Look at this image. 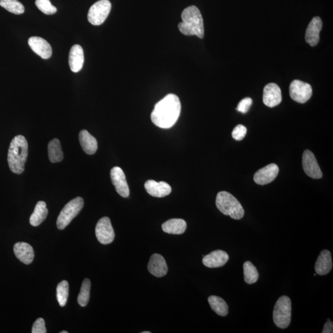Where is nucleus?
<instances>
[{"instance_id": "ddd939ff", "label": "nucleus", "mask_w": 333, "mask_h": 333, "mask_svg": "<svg viewBox=\"0 0 333 333\" xmlns=\"http://www.w3.org/2000/svg\"><path fill=\"white\" fill-rule=\"evenodd\" d=\"M279 172V168L276 164H270L262 168L255 173L253 180L257 184L267 185L277 178Z\"/></svg>"}, {"instance_id": "423d86ee", "label": "nucleus", "mask_w": 333, "mask_h": 333, "mask_svg": "<svg viewBox=\"0 0 333 333\" xmlns=\"http://www.w3.org/2000/svg\"><path fill=\"white\" fill-rule=\"evenodd\" d=\"M84 201L83 198L77 197L64 206L61 210L57 219V227L59 230H62L68 226L73 219H74L83 209Z\"/></svg>"}, {"instance_id": "2f4dec72", "label": "nucleus", "mask_w": 333, "mask_h": 333, "mask_svg": "<svg viewBox=\"0 0 333 333\" xmlns=\"http://www.w3.org/2000/svg\"><path fill=\"white\" fill-rule=\"evenodd\" d=\"M247 128L243 125H238L232 131V137L237 141H241L245 137Z\"/></svg>"}, {"instance_id": "f3484780", "label": "nucleus", "mask_w": 333, "mask_h": 333, "mask_svg": "<svg viewBox=\"0 0 333 333\" xmlns=\"http://www.w3.org/2000/svg\"><path fill=\"white\" fill-rule=\"evenodd\" d=\"M149 272L156 277H163L167 273L168 267L166 260L158 253L151 257L148 265Z\"/></svg>"}, {"instance_id": "9b49d317", "label": "nucleus", "mask_w": 333, "mask_h": 333, "mask_svg": "<svg viewBox=\"0 0 333 333\" xmlns=\"http://www.w3.org/2000/svg\"><path fill=\"white\" fill-rule=\"evenodd\" d=\"M111 179L115 190L123 198H128L130 194V189L127 184L126 177L124 171L119 167H113L111 170Z\"/></svg>"}, {"instance_id": "4be33fe9", "label": "nucleus", "mask_w": 333, "mask_h": 333, "mask_svg": "<svg viewBox=\"0 0 333 333\" xmlns=\"http://www.w3.org/2000/svg\"><path fill=\"white\" fill-rule=\"evenodd\" d=\"M79 142L85 153L93 155L96 152L97 140L88 131L84 130L81 131L79 133Z\"/></svg>"}, {"instance_id": "6ab92c4d", "label": "nucleus", "mask_w": 333, "mask_h": 333, "mask_svg": "<svg viewBox=\"0 0 333 333\" xmlns=\"http://www.w3.org/2000/svg\"><path fill=\"white\" fill-rule=\"evenodd\" d=\"M14 252L16 258L24 264H31L34 259V250L33 247L27 243L19 242L15 244Z\"/></svg>"}, {"instance_id": "5701e85b", "label": "nucleus", "mask_w": 333, "mask_h": 333, "mask_svg": "<svg viewBox=\"0 0 333 333\" xmlns=\"http://www.w3.org/2000/svg\"><path fill=\"white\" fill-rule=\"evenodd\" d=\"M187 227V224L184 220L173 219L164 223L162 228L167 233L172 234H181L184 233Z\"/></svg>"}, {"instance_id": "1a4fd4ad", "label": "nucleus", "mask_w": 333, "mask_h": 333, "mask_svg": "<svg viewBox=\"0 0 333 333\" xmlns=\"http://www.w3.org/2000/svg\"><path fill=\"white\" fill-rule=\"evenodd\" d=\"M95 233L100 243L109 244L113 242L115 233L109 218L105 217L100 220L96 226Z\"/></svg>"}, {"instance_id": "b1692460", "label": "nucleus", "mask_w": 333, "mask_h": 333, "mask_svg": "<svg viewBox=\"0 0 333 333\" xmlns=\"http://www.w3.org/2000/svg\"><path fill=\"white\" fill-rule=\"evenodd\" d=\"M48 210L44 201H39L36 204L34 211L30 218V224L33 227H38L47 218Z\"/></svg>"}, {"instance_id": "6e6552de", "label": "nucleus", "mask_w": 333, "mask_h": 333, "mask_svg": "<svg viewBox=\"0 0 333 333\" xmlns=\"http://www.w3.org/2000/svg\"><path fill=\"white\" fill-rule=\"evenodd\" d=\"M289 94L295 102L304 104L308 102L312 95V88L310 84L305 82L293 81L290 84Z\"/></svg>"}, {"instance_id": "393cba45", "label": "nucleus", "mask_w": 333, "mask_h": 333, "mask_svg": "<svg viewBox=\"0 0 333 333\" xmlns=\"http://www.w3.org/2000/svg\"><path fill=\"white\" fill-rule=\"evenodd\" d=\"M48 151L49 160L51 163H60L63 161L64 154L59 140L55 139L51 140L49 143Z\"/></svg>"}, {"instance_id": "f704fd0d", "label": "nucleus", "mask_w": 333, "mask_h": 333, "mask_svg": "<svg viewBox=\"0 0 333 333\" xmlns=\"http://www.w3.org/2000/svg\"><path fill=\"white\" fill-rule=\"evenodd\" d=\"M333 324L332 322L328 319V322L325 324L324 326L322 333H332L333 332Z\"/></svg>"}, {"instance_id": "c9c22d12", "label": "nucleus", "mask_w": 333, "mask_h": 333, "mask_svg": "<svg viewBox=\"0 0 333 333\" xmlns=\"http://www.w3.org/2000/svg\"><path fill=\"white\" fill-rule=\"evenodd\" d=\"M60 333H68V332L67 331H61Z\"/></svg>"}, {"instance_id": "9d476101", "label": "nucleus", "mask_w": 333, "mask_h": 333, "mask_svg": "<svg viewBox=\"0 0 333 333\" xmlns=\"http://www.w3.org/2000/svg\"><path fill=\"white\" fill-rule=\"evenodd\" d=\"M302 166L305 173L315 179L322 178L323 174L312 152L305 150L302 156Z\"/></svg>"}, {"instance_id": "20e7f679", "label": "nucleus", "mask_w": 333, "mask_h": 333, "mask_svg": "<svg viewBox=\"0 0 333 333\" xmlns=\"http://www.w3.org/2000/svg\"><path fill=\"white\" fill-rule=\"evenodd\" d=\"M216 206L218 209L225 216H230L235 220H240L244 216L242 205L230 192H219L216 198Z\"/></svg>"}, {"instance_id": "a211bd4d", "label": "nucleus", "mask_w": 333, "mask_h": 333, "mask_svg": "<svg viewBox=\"0 0 333 333\" xmlns=\"http://www.w3.org/2000/svg\"><path fill=\"white\" fill-rule=\"evenodd\" d=\"M228 253L224 250H217L203 257V263L209 268H219L223 267L228 261Z\"/></svg>"}, {"instance_id": "c756f323", "label": "nucleus", "mask_w": 333, "mask_h": 333, "mask_svg": "<svg viewBox=\"0 0 333 333\" xmlns=\"http://www.w3.org/2000/svg\"><path fill=\"white\" fill-rule=\"evenodd\" d=\"M69 286L67 281L64 280L58 284L56 288L57 299L61 307L65 306L68 301Z\"/></svg>"}, {"instance_id": "aec40b11", "label": "nucleus", "mask_w": 333, "mask_h": 333, "mask_svg": "<svg viewBox=\"0 0 333 333\" xmlns=\"http://www.w3.org/2000/svg\"><path fill=\"white\" fill-rule=\"evenodd\" d=\"M84 63L83 48L79 45L72 46L69 56L70 69L73 72H79L83 68Z\"/></svg>"}, {"instance_id": "f257e3e1", "label": "nucleus", "mask_w": 333, "mask_h": 333, "mask_svg": "<svg viewBox=\"0 0 333 333\" xmlns=\"http://www.w3.org/2000/svg\"><path fill=\"white\" fill-rule=\"evenodd\" d=\"M181 108L179 97L174 94H167L155 105L151 121L158 127L171 128L178 120Z\"/></svg>"}, {"instance_id": "f8f14e48", "label": "nucleus", "mask_w": 333, "mask_h": 333, "mask_svg": "<svg viewBox=\"0 0 333 333\" xmlns=\"http://www.w3.org/2000/svg\"><path fill=\"white\" fill-rule=\"evenodd\" d=\"M282 101V91L279 85L274 83L268 84L264 88L263 93V102L269 108L279 105Z\"/></svg>"}, {"instance_id": "4468645a", "label": "nucleus", "mask_w": 333, "mask_h": 333, "mask_svg": "<svg viewBox=\"0 0 333 333\" xmlns=\"http://www.w3.org/2000/svg\"><path fill=\"white\" fill-rule=\"evenodd\" d=\"M28 44L32 51L43 59L47 60L51 56L52 48L45 39L39 36H32L29 39Z\"/></svg>"}, {"instance_id": "cd10ccee", "label": "nucleus", "mask_w": 333, "mask_h": 333, "mask_svg": "<svg viewBox=\"0 0 333 333\" xmlns=\"http://www.w3.org/2000/svg\"><path fill=\"white\" fill-rule=\"evenodd\" d=\"M0 6L14 14H21L25 11L22 4L17 0H0Z\"/></svg>"}, {"instance_id": "473e14b6", "label": "nucleus", "mask_w": 333, "mask_h": 333, "mask_svg": "<svg viewBox=\"0 0 333 333\" xmlns=\"http://www.w3.org/2000/svg\"><path fill=\"white\" fill-rule=\"evenodd\" d=\"M252 104V100L250 97H245L241 100L237 106V110L243 114L248 112Z\"/></svg>"}, {"instance_id": "f03ea898", "label": "nucleus", "mask_w": 333, "mask_h": 333, "mask_svg": "<svg viewBox=\"0 0 333 333\" xmlns=\"http://www.w3.org/2000/svg\"><path fill=\"white\" fill-rule=\"evenodd\" d=\"M28 156V143L25 137L17 135L12 140L9 148L8 162L12 172L23 173Z\"/></svg>"}, {"instance_id": "a878e982", "label": "nucleus", "mask_w": 333, "mask_h": 333, "mask_svg": "<svg viewBox=\"0 0 333 333\" xmlns=\"http://www.w3.org/2000/svg\"><path fill=\"white\" fill-rule=\"evenodd\" d=\"M210 307L219 316L225 317L228 314V306L221 298L216 296H210L208 298Z\"/></svg>"}, {"instance_id": "bb28decb", "label": "nucleus", "mask_w": 333, "mask_h": 333, "mask_svg": "<svg viewBox=\"0 0 333 333\" xmlns=\"http://www.w3.org/2000/svg\"><path fill=\"white\" fill-rule=\"evenodd\" d=\"M244 281L247 284L252 285L258 282L259 275L256 267L251 262L246 261L243 265Z\"/></svg>"}, {"instance_id": "dca6fc26", "label": "nucleus", "mask_w": 333, "mask_h": 333, "mask_svg": "<svg viewBox=\"0 0 333 333\" xmlns=\"http://www.w3.org/2000/svg\"><path fill=\"white\" fill-rule=\"evenodd\" d=\"M145 188L148 193L155 198H164L170 194L172 188L165 182H157L154 180H148L145 183Z\"/></svg>"}, {"instance_id": "e433bc0d", "label": "nucleus", "mask_w": 333, "mask_h": 333, "mask_svg": "<svg viewBox=\"0 0 333 333\" xmlns=\"http://www.w3.org/2000/svg\"><path fill=\"white\" fill-rule=\"evenodd\" d=\"M150 332H149V331H144V332H143V333H150Z\"/></svg>"}, {"instance_id": "412c9836", "label": "nucleus", "mask_w": 333, "mask_h": 333, "mask_svg": "<svg viewBox=\"0 0 333 333\" xmlns=\"http://www.w3.org/2000/svg\"><path fill=\"white\" fill-rule=\"evenodd\" d=\"M332 268L331 252L328 250H323L318 258L315 270L319 276H325L329 273Z\"/></svg>"}, {"instance_id": "0eeeda50", "label": "nucleus", "mask_w": 333, "mask_h": 333, "mask_svg": "<svg viewBox=\"0 0 333 333\" xmlns=\"http://www.w3.org/2000/svg\"><path fill=\"white\" fill-rule=\"evenodd\" d=\"M111 10L109 0H100L93 4L88 13V20L93 26H100L105 22Z\"/></svg>"}, {"instance_id": "72a5a7b5", "label": "nucleus", "mask_w": 333, "mask_h": 333, "mask_svg": "<svg viewBox=\"0 0 333 333\" xmlns=\"http://www.w3.org/2000/svg\"><path fill=\"white\" fill-rule=\"evenodd\" d=\"M47 329H46L45 320L42 318H39L36 320L34 323H33L32 332V333H46L47 332Z\"/></svg>"}, {"instance_id": "7c9ffc66", "label": "nucleus", "mask_w": 333, "mask_h": 333, "mask_svg": "<svg viewBox=\"0 0 333 333\" xmlns=\"http://www.w3.org/2000/svg\"><path fill=\"white\" fill-rule=\"evenodd\" d=\"M35 5L45 14L51 15L56 13L57 8L51 4L50 0H36Z\"/></svg>"}, {"instance_id": "7ed1b4c3", "label": "nucleus", "mask_w": 333, "mask_h": 333, "mask_svg": "<svg viewBox=\"0 0 333 333\" xmlns=\"http://www.w3.org/2000/svg\"><path fill=\"white\" fill-rule=\"evenodd\" d=\"M182 22L179 23V29L183 35H197L200 38L204 36V22L200 10L195 6L185 9L182 13Z\"/></svg>"}, {"instance_id": "2eb2a0df", "label": "nucleus", "mask_w": 333, "mask_h": 333, "mask_svg": "<svg viewBox=\"0 0 333 333\" xmlns=\"http://www.w3.org/2000/svg\"><path fill=\"white\" fill-rule=\"evenodd\" d=\"M323 23L319 17H314L310 21L305 33V41L311 47H315L320 41V33L322 29Z\"/></svg>"}, {"instance_id": "39448f33", "label": "nucleus", "mask_w": 333, "mask_h": 333, "mask_svg": "<svg viewBox=\"0 0 333 333\" xmlns=\"http://www.w3.org/2000/svg\"><path fill=\"white\" fill-rule=\"evenodd\" d=\"M291 301L288 296H283L278 299L275 305L273 319L280 328H288L291 320Z\"/></svg>"}, {"instance_id": "c85d7f7f", "label": "nucleus", "mask_w": 333, "mask_h": 333, "mask_svg": "<svg viewBox=\"0 0 333 333\" xmlns=\"http://www.w3.org/2000/svg\"><path fill=\"white\" fill-rule=\"evenodd\" d=\"M91 282L89 279H85L82 283L81 292L79 293L77 301L82 307L87 306L90 297Z\"/></svg>"}]
</instances>
